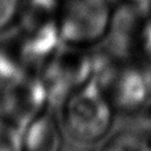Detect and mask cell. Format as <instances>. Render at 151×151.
Returning a JSON list of instances; mask_svg holds the SVG:
<instances>
[{
  "mask_svg": "<svg viewBox=\"0 0 151 151\" xmlns=\"http://www.w3.org/2000/svg\"><path fill=\"white\" fill-rule=\"evenodd\" d=\"M93 59L92 80L116 112L133 114L151 98V68L144 61L112 52Z\"/></svg>",
  "mask_w": 151,
  "mask_h": 151,
  "instance_id": "cell-1",
  "label": "cell"
},
{
  "mask_svg": "<svg viewBox=\"0 0 151 151\" xmlns=\"http://www.w3.org/2000/svg\"><path fill=\"white\" fill-rule=\"evenodd\" d=\"M59 6L60 0H20L14 38L32 72L40 73L48 55L61 44Z\"/></svg>",
  "mask_w": 151,
  "mask_h": 151,
  "instance_id": "cell-2",
  "label": "cell"
},
{
  "mask_svg": "<svg viewBox=\"0 0 151 151\" xmlns=\"http://www.w3.org/2000/svg\"><path fill=\"white\" fill-rule=\"evenodd\" d=\"M61 105L64 127L78 143L99 142L112 126L116 111L93 80L71 93Z\"/></svg>",
  "mask_w": 151,
  "mask_h": 151,
  "instance_id": "cell-3",
  "label": "cell"
},
{
  "mask_svg": "<svg viewBox=\"0 0 151 151\" xmlns=\"http://www.w3.org/2000/svg\"><path fill=\"white\" fill-rule=\"evenodd\" d=\"M93 72L94 59L87 47L61 41L48 55L39 74L50 100L63 103L71 93L90 83Z\"/></svg>",
  "mask_w": 151,
  "mask_h": 151,
  "instance_id": "cell-4",
  "label": "cell"
},
{
  "mask_svg": "<svg viewBox=\"0 0 151 151\" xmlns=\"http://www.w3.org/2000/svg\"><path fill=\"white\" fill-rule=\"evenodd\" d=\"M113 13L111 0H60L61 41L83 47L99 42L109 34Z\"/></svg>",
  "mask_w": 151,
  "mask_h": 151,
  "instance_id": "cell-5",
  "label": "cell"
},
{
  "mask_svg": "<svg viewBox=\"0 0 151 151\" xmlns=\"http://www.w3.org/2000/svg\"><path fill=\"white\" fill-rule=\"evenodd\" d=\"M47 88L38 73H22L0 83V117L24 130L46 110Z\"/></svg>",
  "mask_w": 151,
  "mask_h": 151,
  "instance_id": "cell-6",
  "label": "cell"
},
{
  "mask_svg": "<svg viewBox=\"0 0 151 151\" xmlns=\"http://www.w3.org/2000/svg\"><path fill=\"white\" fill-rule=\"evenodd\" d=\"M63 145V133L55 117L46 110L22 130V150L58 151Z\"/></svg>",
  "mask_w": 151,
  "mask_h": 151,
  "instance_id": "cell-7",
  "label": "cell"
},
{
  "mask_svg": "<svg viewBox=\"0 0 151 151\" xmlns=\"http://www.w3.org/2000/svg\"><path fill=\"white\" fill-rule=\"evenodd\" d=\"M104 150H149V137L140 132L125 130L114 133L103 146Z\"/></svg>",
  "mask_w": 151,
  "mask_h": 151,
  "instance_id": "cell-8",
  "label": "cell"
},
{
  "mask_svg": "<svg viewBox=\"0 0 151 151\" xmlns=\"http://www.w3.org/2000/svg\"><path fill=\"white\" fill-rule=\"evenodd\" d=\"M22 150V130L0 117V151Z\"/></svg>",
  "mask_w": 151,
  "mask_h": 151,
  "instance_id": "cell-9",
  "label": "cell"
},
{
  "mask_svg": "<svg viewBox=\"0 0 151 151\" xmlns=\"http://www.w3.org/2000/svg\"><path fill=\"white\" fill-rule=\"evenodd\" d=\"M136 54L140 57L142 61L151 66V13L145 15L142 24L136 47Z\"/></svg>",
  "mask_w": 151,
  "mask_h": 151,
  "instance_id": "cell-10",
  "label": "cell"
},
{
  "mask_svg": "<svg viewBox=\"0 0 151 151\" xmlns=\"http://www.w3.org/2000/svg\"><path fill=\"white\" fill-rule=\"evenodd\" d=\"M19 4L20 0H0V32L15 21Z\"/></svg>",
  "mask_w": 151,
  "mask_h": 151,
  "instance_id": "cell-11",
  "label": "cell"
},
{
  "mask_svg": "<svg viewBox=\"0 0 151 151\" xmlns=\"http://www.w3.org/2000/svg\"><path fill=\"white\" fill-rule=\"evenodd\" d=\"M120 4H131V5H143L146 0H118Z\"/></svg>",
  "mask_w": 151,
  "mask_h": 151,
  "instance_id": "cell-12",
  "label": "cell"
},
{
  "mask_svg": "<svg viewBox=\"0 0 151 151\" xmlns=\"http://www.w3.org/2000/svg\"><path fill=\"white\" fill-rule=\"evenodd\" d=\"M149 150H151V136L149 137Z\"/></svg>",
  "mask_w": 151,
  "mask_h": 151,
  "instance_id": "cell-13",
  "label": "cell"
}]
</instances>
